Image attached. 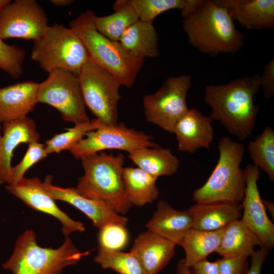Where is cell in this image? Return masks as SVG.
Wrapping results in <instances>:
<instances>
[{"mask_svg": "<svg viewBox=\"0 0 274 274\" xmlns=\"http://www.w3.org/2000/svg\"><path fill=\"white\" fill-rule=\"evenodd\" d=\"M181 14L189 44L201 53L215 57L235 53L243 47V34L226 9L214 0H191Z\"/></svg>", "mask_w": 274, "mask_h": 274, "instance_id": "1", "label": "cell"}, {"mask_svg": "<svg viewBox=\"0 0 274 274\" xmlns=\"http://www.w3.org/2000/svg\"><path fill=\"white\" fill-rule=\"evenodd\" d=\"M260 88L258 74L223 85L206 86L204 100L212 109L209 116L228 133L245 141L253 133L260 110L253 100Z\"/></svg>", "mask_w": 274, "mask_h": 274, "instance_id": "2", "label": "cell"}, {"mask_svg": "<svg viewBox=\"0 0 274 274\" xmlns=\"http://www.w3.org/2000/svg\"><path fill=\"white\" fill-rule=\"evenodd\" d=\"M96 15L92 10H86L70 22V28L81 39L90 59L113 75L121 85L130 88L144 60L132 57L119 42L99 32L94 25Z\"/></svg>", "mask_w": 274, "mask_h": 274, "instance_id": "3", "label": "cell"}, {"mask_svg": "<svg viewBox=\"0 0 274 274\" xmlns=\"http://www.w3.org/2000/svg\"><path fill=\"white\" fill-rule=\"evenodd\" d=\"M84 174L79 178L76 189L83 196L103 201L118 214H125L132 206L124 191L122 169L125 156L104 152L80 159Z\"/></svg>", "mask_w": 274, "mask_h": 274, "instance_id": "4", "label": "cell"}, {"mask_svg": "<svg viewBox=\"0 0 274 274\" xmlns=\"http://www.w3.org/2000/svg\"><path fill=\"white\" fill-rule=\"evenodd\" d=\"M219 159L207 182L195 189L193 200L196 203L225 202L241 203L246 188L245 169L241 167L245 146L228 136L218 143Z\"/></svg>", "mask_w": 274, "mask_h": 274, "instance_id": "5", "label": "cell"}, {"mask_svg": "<svg viewBox=\"0 0 274 274\" xmlns=\"http://www.w3.org/2000/svg\"><path fill=\"white\" fill-rule=\"evenodd\" d=\"M89 254V251H80L68 236L57 249L40 247L35 232L26 230L19 236L11 256L3 267L12 274H59Z\"/></svg>", "mask_w": 274, "mask_h": 274, "instance_id": "6", "label": "cell"}, {"mask_svg": "<svg viewBox=\"0 0 274 274\" xmlns=\"http://www.w3.org/2000/svg\"><path fill=\"white\" fill-rule=\"evenodd\" d=\"M31 58L45 71L57 69L78 76L89 59L87 51L77 34L70 28L55 23L34 41Z\"/></svg>", "mask_w": 274, "mask_h": 274, "instance_id": "7", "label": "cell"}, {"mask_svg": "<svg viewBox=\"0 0 274 274\" xmlns=\"http://www.w3.org/2000/svg\"><path fill=\"white\" fill-rule=\"evenodd\" d=\"M78 77L86 106L103 124H117L121 98L117 79L89 57Z\"/></svg>", "mask_w": 274, "mask_h": 274, "instance_id": "8", "label": "cell"}, {"mask_svg": "<svg viewBox=\"0 0 274 274\" xmlns=\"http://www.w3.org/2000/svg\"><path fill=\"white\" fill-rule=\"evenodd\" d=\"M37 102L48 104L75 125L90 121L86 110L79 79L70 72L57 69L39 84Z\"/></svg>", "mask_w": 274, "mask_h": 274, "instance_id": "9", "label": "cell"}, {"mask_svg": "<svg viewBox=\"0 0 274 274\" xmlns=\"http://www.w3.org/2000/svg\"><path fill=\"white\" fill-rule=\"evenodd\" d=\"M191 85L190 75L172 77L167 79L156 92L144 96L147 121L173 133L176 124L189 109L186 97Z\"/></svg>", "mask_w": 274, "mask_h": 274, "instance_id": "10", "label": "cell"}, {"mask_svg": "<svg viewBox=\"0 0 274 274\" xmlns=\"http://www.w3.org/2000/svg\"><path fill=\"white\" fill-rule=\"evenodd\" d=\"M70 149L77 159L98 153L106 150L116 149L129 153L146 147H157L153 138L143 131L128 128L122 123L115 125L102 124L97 129L90 131Z\"/></svg>", "mask_w": 274, "mask_h": 274, "instance_id": "11", "label": "cell"}, {"mask_svg": "<svg viewBox=\"0 0 274 274\" xmlns=\"http://www.w3.org/2000/svg\"><path fill=\"white\" fill-rule=\"evenodd\" d=\"M47 16L35 0H15L0 11V38L36 41L48 27Z\"/></svg>", "mask_w": 274, "mask_h": 274, "instance_id": "12", "label": "cell"}, {"mask_svg": "<svg viewBox=\"0 0 274 274\" xmlns=\"http://www.w3.org/2000/svg\"><path fill=\"white\" fill-rule=\"evenodd\" d=\"M246 188L241 203L243 207V222L259 238L262 247L268 250L274 246V225L269 219L258 188L257 182L260 172L253 164L244 168Z\"/></svg>", "mask_w": 274, "mask_h": 274, "instance_id": "13", "label": "cell"}, {"mask_svg": "<svg viewBox=\"0 0 274 274\" xmlns=\"http://www.w3.org/2000/svg\"><path fill=\"white\" fill-rule=\"evenodd\" d=\"M6 190L31 209L53 216L60 221L65 237L74 232L85 230L84 224L71 218L56 205L37 177L23 178L15 184L7 185Z\"/></svg>", "mask_w": 274, "mask_h": 274, "instance_id": "14", "label": "cell"}, {"mask_svg": "<svg viewBox=\"0 0 274 274\" xmlns=\"http://www.w3.org/2000/svg\"><path fill=\"white\" fill-rule=\"evenodd\" d=\"M53 178L47 176L42 186L55 200L67 202L83 212L90 219L93 225L100 229L106 225L112 223L126 225L128 219L120 215L103 201L85 197L76 188H62L52 184Z\"/></svg>", "mask_w": 274, "mask_h": 274, "instance_id": "15", "label": "cell"}, {"mask_svg": "<svg viewBox=\"0 0 274 274\" xmlns=\"http://www.w3.org/2000/svg\"><path fill=\"white\" fill-rule=\"evenodd\" d=\"M0 124V182L13 183L11 159L15 148L21 143L39 142L40 134L35 121L27 117Z\"/></svg>", "mask_w": 274, "mask_h": 274, "instance_id": "16", "label": "cell"}, {"mask_svg": "<svg viewBox=\"0 0 274 274\" xmlns=\"http://www.w3.org/2000/svg\"><path fill=\"white\" fill-rule=\"evenodd\" d=\"M212 121L197 109H189L174 129L178 150L194 153L199 149H209L214 137Z\"/></svg>", "mask_w": 274, "mask_h": 274, "instance_id": "17", "label": "cell"}, {"mask_svg": "<svg viewBox=\"0 0 274 274\" xmlns=\"http://www.w3.org/2000/svg\"><path fill=\"white\" fill-rule=\"evenodd\" d=\"M175 246L172 242L148 230L137 236L130 252L147 274H158L174 257Z\"/></svg>", "mask_w": 274, "mask_h": 274, "instance_id": "18", "label": "cell"}, {"mask_svg": "<svg viewBox=\"0 0 274 274\" xmlns=\"http://www.w3.org/2000/svg\"><path fill=\"white\" fill-rule=\"evenodd\" d=\"M223 7L231 18L249 29L274 27L273 0H214Z\"/></svg>", "mask_w": 274, "mask_h": 274, "instance_id": "19", "label": "cell"}, {"mask_svg": "<svg viewBox=\"0 0 274 274\" xmlns=\"http://www.w3.org/2000/svg\"><path fill=\"white\" fill-rule=\"evenodd\" d=\"M38 87L27 81L0 88V124L27 117L38 103Z\"/></svg>", "mask_w": 274, "mask_h": 274, "instance_id": "20", "label": "cell"}, {"mask_svg": "<svg viewBox=\"0 0 274 274\" xmlns=\"http://www.w3.org/2000/svg\"><path fill=\"white\" fill-rule=\"evenodd\" d=\"M192 224V218L187 210H177L166 201L159 200L156 211L146 227L176 245H180Z\"/></svg>", "mask_w": 274, "mask_h": 274, "instance_id": "21", "label": "cell"}, {"mask_svg": "<svg viewBox=\"0 0 274 274\" xmlns=\"http://www.w3.org/2000/svg\"><path fill=\"white\" fill-rule=\"evenodd\" d=\"M192 218V227L203 231L225 228L242 216L241 203L225 202L196 203L187 210Z\"/></svg>", "mask_w": 274, "mask_h": 274, "instance_id": "22", "label": "cell"}, {"mask_svg": "<svg viewBox=\"0 0 274 274\" xmlns=\"http://www.w3.org/2000/svg\"><path fill=\"white\" fill-rule=\"evenodd\" d=\"M118 42L130 55L138 60L157 57L159 54L153 22L138 20L125 31Z\"/></svg>", "mask_w": 274, "mask_h": 274, "instance_id": "23", "label": "cell"}, {"mask_svg": "<svg viewBox=\"0 0 274 274\" xmlns=\"http://www.w3.org/2000/svg\"><path fill=\"white\" fill-rule=\"evenodd\" d=\"M257 246L262 247L259 237L241 219H237L225 227L216 252L222 257L248 258L254 253Z\"/></svg>", "mask_w": 274, "mask_h": 274, "instance_id": "24", "label": "cell"}, {"mask_svg": "<svg viewBox=\"0 0 274 274\" xmlns=\"http://www.w3.org/2000/svg\"><path fill=\"white\" fill-rule=\"evenodd\" d=\"M128 157L138 167L156 178L172 176L180 165L179 159L170 149L160 146L136 149L129 153Z\"/></svg>", "mask_w": 274, "mask_h": 274, "instance_id": "25", "label": "cell"}, {"mask_svg": "<svg viewBox=\"0 0 274 274\" xmlns=\"http://www.w3.org/2000/svg\"><path fill=\"white\" fill-rule=\"evenodd\" d=\"M122 177L126 196L132 206L142 207L158 197L157 178L140 168L123 167Z\"/></svg>", "mask_w": 274, "mask_h": 274, "instance_id": "26", "label": "cell"}, {"mask_svg": "<svg viewBox=\"0 0 274 274\" xmlns=\"http://www.w3.org/2000/svg\"><path fill=\"white\" fill-rule=\"evenodd\" d=\"M224 228L215 231H203L193 228L188 230L180 245L185 251V265L190 267L207 260L210 254L216 252Z\"/></svg>", "mask_w": 274, "mask_h": 274, "instance_id": "27", "label": "cell"}, {"mask_svg": "<svg viewBox=\"0 0 274 274\" xmlns=\"http://www.w3.org/2000/svg\"><path fill=\"white\" fill-rule=\"evenodd\" d=\"M114 13L96 16L94 25L97 31L107 38L118 42L125 31L139 20L130 0H118L113 5Z\"/></svg>", "mask_w": 274, "mask_h": 274, "instance_id": "28", "label": "cell"}, {"mask_svg": "<svg viewBox=\"0 0 274 274\" xmlns=\"http://www.w3.org/2000/svg\"><path fill=\"white\" fill-rule=\"evenodd\" d=\"M248 149L253 164L267 175L274 181V131L266 126L262 132L248 144Z\"/></svg>", "mask_w": 274, "mask_h": 274, "instance_id": "29", "label": "cell"}, {"mask_svg": "<svg viewBox=\"0 0 274 274\" xmlns=\"http://www.w3.org/2000/svg\"><path fill=\"white\" fill-rule=\"evenodd\" d=\"M94 261L104 269H111L119 274H147L131 252H122L98 246Z\"/></svg>", "mask_w": 274, "mask_h": 274, "instance_id": "30", "label": "cell"}, {"mask_svg": "<svg viewBox=\"0 0 274 274\" xmlns=\"http://www.w3.org/2000/svg\"><path fill=\"white\" fill-rule=\"evenodd\" d=\"M102 123L95 118L89 122L76 124L66 132L54 135L45 144V148L48 154L59 153L70 149L80 141L90 131L97 129Z\"/></svg>", "mask_w": 274, "mask_h": 274, "instance_id": "31", "label": "cell"}, {"mask_svg": "<svg viewBox=\"0 0 274 274\" xmlns=\"http://www.w3.org/2000/svg\"><path fill=\"white\" fill-rule=\"evenodd\" d=\"M191 0H130L139 19L148 22L153 20L162 13L172 9L183 11Z\"/></svg>", "mask_w": 274, "mask_h": 274, "instance_id": "32", "label": "cell"}, {"mask_svg": "<svg viewBox=\"0 0 274 274\" xmlns=\"http://www.w3.org/2000/svg\"><path fill=\"white\" fill-rule=\"evenodd\" d=\"M25 51L17 45H9L0 38V69L17 79L23 73Z\"/></svg>", "mask_w": 274, "mask_h": 274, "instance_id": "33", "label": "cell"}, {"mask_svg": "<svg viewBox=\"0 0 274 274\" xmlns=\"http://www.w3.org/2000/svg\"><path fill=\"white\" fill-rule=\"evenodd\" d=\"M98 238L99 247L119 251L127 245L128 234L125 225L112 223L99 229Z\"/></svg>", "mask_w": 274, "mask_h": 274, "instance_id": "34", "label": "cell"}, {"mask_svg": "<svg viewBox=\"0 0 274 274\" xmlns=\"http://www.w3.org/2000/svg\"><path fill=\"white\" fill-rule=\"evenodd\" d=\"M48 154L45 148V144L39 142L28 143V149L21 161L12 167V184L17 183L24 178L25 173L31 166L46 157Z\"/></svg>", "mask_w": 274, "mask_h": 274, "instance_id": "35", "label": "cell"}, {"mask_svg": "<svg viewBox=\"0 0 274 274\" xmlns=\"http://www.w3.org/2000/svg\"><path fill=\"white\" fill-rule=\"evenodd\" d=\"M218 274H247L250 266L248 257H222L215 261Z\"/></svg>", "mask_w": 274, "mask_h": 274, "instance_id": "36", "label": "cell"}, {"mask_svg": "<svg viewBox=\"0 0 274 274\" xmlns=\"http://www.w3.org/2000/svg\"><path fill=\"white\" fill-rule=\"evenodd\" d=\"M260 87L265 98H270L274 95V58H271L264 66L263 73L260 76Z\"/></svg>", "mask_w": 274, "mask_h": 274, "instance_id": "37", "label": "cell"}, {"mask_svg": "<svg viewBox=\"0 0 274 274\" xmlns=\"http://www.w3.org/2000/svg\"><path fill=\"white\" fill-rule=\"evenodd\" d=\"M268 250L264 247L255 251L251 255V265L247 274H261L262 266L264 263Z\"/></svg>", "mask_w": 274, "mask_h": 274, "instance_id": "38", "label": "cell"}, {"mask_svg": "<svg viewBox=\"0 0 274 274\" xmlns=\"http://www.w3.org/2000/svg\"><path fill=\"white\" fill-rule=\"evenodd\" d=\"M189 274H218L216 263L207 259L199 262L190 267Z\"/></svg>", "mask_w": 274, "mask_h": 274, "instance_id": "39", "label": "cell"}, {"mask_svg": "<svg viewBox=\"0 0 274 274\" xmlns=\"http://www.w3.org/2000/svg\"><path fill=\"white\" fill-rule=\"evenodd\" d=\"M180 261L177 268V274H189L190 267L185 265L184 259Z\"/></svg>", "mask_w": 274, "mask_h": 274, "instance_id": "40", "label": "cell"}, {"mask_svg": "<svg viewBox=\"0 0 274 274\" xmlns=\"http://www.w3.org/2000/svg\"><path fill=\"white\" fill-rule=\"evenodd\" d=\"M50 3L56 7H65L71 5L74 2L73 0H51Z\"/></svg>", "mask_w": 274, "mask_h": 274, "instance_id": "41", "label": "cell"}, {"mask_svg": "<svg viewBox=\"0 0 274 274\" xmlns=\"http://www.w3.org/2000/svg\"><path fill=\"white\" fill-rule=\"evenodd\" d=\"M262 202L265 209H267L272 218L274 216V203L273 202L267 201L262 199Z\"/></svg>", "mask_w": 274, "mask_h": 274, "instance_id": "42", "label": "cell"}, {"mask_svg": "<svg viewBox=\"0 0 274 274\" xmlns=\"http://www.w3.org/2000/svg\"><path fill=\"white\" fill-rule=\"evenodd\" d=\"M11 1L10 0H0V11Z\"/></svg>", "mask_w": 274, "mask_h": 274, "instance_id": "43", "label": "cell"}]
</instances>
